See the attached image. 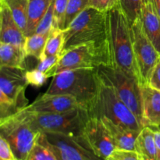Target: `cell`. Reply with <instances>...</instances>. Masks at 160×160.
<instances>
[{
	"label": "cell",
	"mask_w": 160,
	"mask_h": 160,
	"mask_svg": "<svg viewBox=\"0 0 160 160\" xmlns=\"http://www.w3.org/2000/svg\"><path fill=\"white\" fill-rule=\"evenodd\" d=\"M97 73L100 79L114 89L119 98L134 112L143 127L142 92L138 81L110 65L100 66L97 68Z\"/></svg>",
	"instance_id": "8"
},
{
	"label": "cell",
	"mask_w": 160,
	"mask_h": 160,
	"mask_svg": "<svg viewBox=\"0 0 160 160\" xmlns=\"http://www.w3.org/2000/svg\"><path fill=\"white\" fill-rule=\"evenodd\" d=\"M26 40L24 32L12 17L7 5L1 1L0 7V42L23 47Z\"/></svg>",
	"instance_id": "15"
},
{
	"label": "cell",
	"mask_w": 160,
	"mask_h": 160,
	"mask_svg": "<svg viewBox=\"0 0 160 160\" xmlns=\"http://www.w3.org/2000/svg\"><path fill=\"white\" fill-rule=\"evenodd\" d=\"M89 7L106 12L120 6V0H88Z\"/></svg>",
	"instance_id": "31"
},
{
	"label": "cell",
	"mask_w": 160,
	"mask_h": 160,
	"mask_svg": "<svg viewBox=\"0 0 160 160\" xmlns=\"http://www.w3.org/2000/svg\"><path fill=\"white\" fill-rule=\"evenodd\" d=\"M142 104V125L160 130V91L147 85L141 86Z\"/></svg>",
	"instance_id": "14"
},
{
	"label": "cell",
	"mask_w": 160,
	"mask_h": 160,
	"mask_svg": "<svg viewBox=\"0 0 160 160\" xmlns=\"http://www.w3.org/2000/svg\"><path fill=\"white\" fill-rule=\"evenodd\" d=\"M154 138L157 148V160H160V130H154Z\"/></svg>",
	"instance_id": "35"
},
{
	"label": "cell",
	"mask_w": 160,
	"mask_h": 160,
	"mask_svg": "<svg viewBox=\"0 0 160 160\" xmlns=\"http://www.w3.org/2000/svg\"><path fill=\"white\" fill-rule=\"evenodd\" d=\"M9 7L12 17L22 31H26L28 24V0H1Z\"/></svg>",
	"instance_id": "22"
},
{
	"label": "cell",
	"mask_w": 160,
	"mask_h": 160,
	"mask_svg": "<svg viewBox=\"0 0 160 160\" xmlns=\"http://www.w3.org/2000/svg\"><path fill=\"white\" fill-rule=\"evenodd\" d=\"M98 80V95L88 110L89 117H106L117 124L135 131H142L143 127L140 124L136 116L119 98L114 89L100 79L99 77Z\"/></svg>",
	"instance_id": "5"
},
{
	"label": "cell",
	"mask_w": 160,
	"mask_h": 160,
	"mask_svg": "<svg viewBox=\"0 0 160 160\" xmlns=\"http://www.w3.org/2000/svg\"><path fill=\"white\" fill-rule=\"evenodd\" d=\"M52 0H28V24L25 36H31L35 33L36 28L42 17L46 13Z\"/></svg>",
	"instance_id": "20"
},
{
	"label": "cell",
	"mask_w": 160,
	"mask_h": 160,
	"mask_svg": "<svg viewBox=\"0 0 160 160\" xmlns=\"http://www.w3.org/2000/svg\"><path fill=\"white\" fill-rule=\"evenodd\" d=\"M98 87L97 69H73L54 75L44 94L70 95L78 101L81 108L88 111L96 98Z\"/></svg>",
	"instance_id": "2"
},
{
	"label": "cell",
	"mask_w": 160,
	"mask_h": 160,
	"mask_svg": "<svg viewBox=\"0 0 160 160\" xmlns=\"http://www.w3.org/2000/svg\"><path fill=\"white\" fill-rule=\"evenodd\" d=\"M142 28L155 48L160 54V18L152 0H145L141 9Z\"/></svg>",
	"instance_id": "16"
},
{
	"label": "cell",
	"mask_w": 160,
	"mask_h": 160,
	"mask_svg": "<svg viewBox=\"0 0 160 160\" xmlns=\"http://www.w3.org/2000/svg\"><path fill=\"white\" fill-rule=\"evenodd\" d=\"M27 160H58L54 152L45 142L42 132Z\"/></svg>",
	"instance_id": "24"
},
{
	"label": "cell",
	"mask_w": 160,
	"mask_h": 160,
	"mask_svg": "<svg viewBox=\"0 0 160 160\" xmlns=\"http://www.w3.org/2000/svg\"><path fill=\"white\" fill-rule=\"evenodd\" d=\"M106 160H140L134 151L116 149Z\"/></svg>",
	"instance_id": "32"
},
{
	"label": "cell",
	"mask_w": 160,
	"mask_h": 160,
	"mask_svg": "<svg viewBox=\"0 0 160 160\" xmlns=\"http://www.w3.org/2000/svg\"><path fill=\"white\" fill-rule=\"evenodd\" d=\"M0 131L17 160H27L41 134L16 113L1 119Z\"/></svg>",
	"instance_id": "9"
},
{
	"label": "cell",
	"mask_w": 160,
	"mask_h": 160,
	"mask_svg": "<svg viewBox=\"0 0 160 160\" xmlns=\"http://www.w3.org/2000/svg\"><path fill=\"white\" fill-rule=\"evenodd\" d=\"M152 1L155 8H156V12H157L158 15H159L160 18V0H152Z\"/></svg>",
	"instance_id": "36"
},
{
	"label": "cell",
	"mask_w": 160,
	"mask_h": 160,
	"mask_svg": "<svg viewBox=\"0 0 160 160\" xmlns=\"http://www.w3.org/2000/svg\"><path fill=\"white\" fill-rule=\"evenodd\" d=\"M54 1L55 28L62 30L64 17L70 0H53Z\"/></svg>",
	"instance_id": "28"
},
{
	"label": "cell",
	"mask_w": 160,
	"mask_h": 160,
	"mask_svg": "<svg viewBox=\"0 0 160 160\" xmlns=\"http://www.w3.org/2000/svg\"><path fill=\"white\" fill-rule=\"evenodd\" d=\"M134 152L140 160H157L154 130L148 127L143 128L136 139Z\"/></svg>",
	"instance_id": "18"
},
{
	"label": "cell",
	"mask_w": 160,
	"mask_h": 160,
	"mask_svg": "<svg viewBox=\"0 0 160 160\" xmlns=\"http://www.w3.org/2000/svg\"><path fill=\"white\" fill-rule=\"evenodd\" d=\"M16 114L40 132L58 133L71 136H81L83 128L89 118L88 111L82 108L50 113L19 110Z\"/></svg>",
	"instance_id": "3"
},
{
	"label": "cell",
	"mask_w": 160,
	"mask_h": 160,
	"mask_svg": "<svg viewBox=\"0 0 160 160\" xmlns=\"http://www.w3.org/2000/svg\"><path fill=\"white\" fill-rule=\"evenodd\" d=\"M26 69L0 67V111L1 119L13 115L27 106L25 90Z\"/></svg>",
	"instance_id": "7"
},
{
	"label": "cell",
	"mask_w": 160,
	"mask_h": 160,
	"mask_svg": "<svg viewBox=\"0 0 160 160\" xmlns=\"http://www.w3.org/2000/svg\"><path fill=\"white\" fill-rule=\"evenodd\" d=\"M63 31L62 52L81 44L105 42L107 40L106 12L92 7L86 8Z\"/></svg>",
	"instance_id": "4"
},
{
	"label": "cell",
	"mask_w": 160,
	"mask_h": 160,
	"mask_svg": "<svg viewBox=\"0 0 160 160\" xmlns=\"http://www.w3.org/2000/svg\"><path fill=\"white\" fill-rule=\"evenodd\" d=\"M63 46L64 31L60 28H55L48 36L41 60L49 56L61 55Z\"/></svg>",
	"instance_id": "23"
},
{
	"label": "cell",
	"mask_w": 160,
	"mask_h": 160,
	"mask_svg": "<svg viewBox=\"0 0 160 160\" xmlns=\"http://www.w3.org/2000/svg\"><path fill=\"white\" fill-rule=\"evenodd\" d=\"M42 134L58 160H104L97 156L85 145L81 136L58 133H42Z\"/></svg>",
	"instance_id": "11"
},
{
	"label": "cell",
	"mask_w": 160,
	"mask_h": 160,
	"mask_svg": "<svg viewBox=\"0 0 160 160\" xmlns=\"http://www.w3.org/2000/svg\"><path fill=\"white\" fill-rule=\"evenodd\" d=\"M55 15H54V1L52 0L49 8L47 10L41 21L39 22L34 34H50L55 29Z\"/></svg>",
	"instance_id": "27"
},
{
	"label": "cell",
	"mask_w": 160,
	"mask_h": 160,
	"mask_svg": "<svg viewBox=\"0 0 160 160\" xmlns=\"http://www.w3.org/2000/svg\"><path fill=\"white\" fill-rule=\"evenodd\" d=\"M25 76H26L28 84L36 88H40L43 86L48 78L46 73L40 71L36 68L31 70H27Z\"/></svg>",
	"instance_id": "29"
},
{
	"label": "cell",
	"mask_w": 160,
	"mask_h": 160,
	"mask_svg": "<svg viewBox=\"0 0 160 160\" xmlns=\"http://www.w3.org/2000/svg\"><path fill=\"white\" fill-rule=\"evenodd\" d=\"M81 108L73 97L66 95H43L20 110L35 113H50ZM83 109V108H82Z\"/></svg>",
	"instance_id": "13"
},
{
	"label": "cell",
	"mask_w": 160,
	"mask_h": 160,
	"mask_svg": "<svg viewBox=\"0 0 160 160\" xmlns=\"http://www.w3.org/2000/svg\"><path fill=\"white\" fill-rule=\"evenodd\" d=\"M102 65H110L111 58L108 40L88 42L72 47L61 53V58L52 77L67 70L81 68L97 69Z\"/></svg>",
	"instance_id": "6"
},
{
	"label": "cell",
	"mask_w": 160,
	"mask_h": 160,
	"mask_svg": "<svg viewBox=\"0 0 160 160\" xmlns=\"http://www.w3.org/2000/svg\"><path fill=\"white\" fill-rule=\"evenodd\" d=\"M49 34H34L26 37L23 49L27 57L31 56L40 61Z\"/></svg>",
	"instance_id": "21"
},
{
	"label": "cell",
	"mask_w": 160,
	"mask_h": 160,
	"mask_svg": "<svg viewBox=\"0 0 160 160\" xmlns=\"http://www.w3.org/2000/svg\"><path fill=\"white\" fill-rule=\"evenodd\" d=\"M145 0H120V6L128 17L131 25L140 18L141 9Z\"/></svg>",
	"instance_id": "26"
},
{
	"label": "cell",
	"mask_w": 160,
	"mask_h": 160,
	"mask_svg": "<svg viewBox=\"0 0 160 160\" xmlns=\"http://www.w3.org/2000/svg\"><path fill=\"white\" fill-rule=\"evenodd\" d=\"M60 58L61 55L52 56L45 58V59L39 61V63L38 64L35 68L40 70V71L43 72V73H46V75L48 78L52 77L53 71H54L55 68L57 66Z\"/></svg>",
	"instance_id": "30"
},
{
	"label": "cell",
	"mask_w": 160,
	"mask_h": 160,
	"mask_svg": "<svg viewBox=\"0 0 160 160\" xmlns=\"http://www.w3.org/2000/svg\"><path fill=\"white\" fill-rule=\"evenodd\" d=\"M116 145V149L134 151V144L141 131L117 124L106 117H101Z\"/></svg>",
	"instance_id": "17"
},
{
	"label": "cell",
	"mask_w": 160,
	"mask_h": 160,
	"mask_svg": "<svg viewBox=\"0 0 160 160\" xmlns=\"http://www.w3.org/2000/svg\"><path fill=\"white\" fill-rule=\"evenodd\" d=\"M131 33L138 80L141 86L147 85L160 54L145 34L140 18L131 24Z\"/></svg>",
	"instance_id": "10"
},
{
	"label": "cell",
	"mask_w": 160,
	"mask_h": 160,
	"mask_svg": "<svg viewBox=\"0 0 160 160\" xmlns=\"http://www.w3.org/2000/svg\"><path fill=\"white\" fill-rule=\"evenodd\" d=\"M148 85L152 88L160 91V60L156 64V67L150 76Z\"/></svg>",
	"instance_id": "34"
},
{
	"label": "cell",
	"mask_w": 160,
	"mask_h": 160,
	"mask_svg": "<svg viewBox=\"0 0 160 160\" xmlns=\"http://www.w3.org/2000/svg\"><path fill=\"white\" fill-rule=\"evenodd\" d=\"M0 160H17L7 141L0 135Z\"/></svg>",
	"instance_id": "33"
},
{
	"label": "cell",
	"mask_w": 160,
	"mask_h": 160,
	"mask_svg": "<svg viewBox=\"0 0 160 160\" xmlns=\"http://www.w3.org/2000/svg\"><path fill=\"white\" fill-rule=\"evenodd\" d=\"M88 7H89L88 0H70L64 17L62 30L67 29L71 22Z\"/></svg>",
	"instance_id": "25"
},
{
	"label": "cell",
	"mask_w": 160,
	"mask_h": 160,
	"mask_svg": "<svg viewBox=\"0 0 160 160\" xmlns=\"http://www.w3.org/2000/svg\"><path fill=\"white\" fill-rule=\"evenodd\" d=\"M106 28L111 66L138 80L131 25L121 6L106 12Z\"/></svg>",
	"instance_id": "1"
},
{
	"label": "cell",
	"mask_w": 160,
	"mask_h": 160,
	"mask_svg": "<svg viewBox=\"0 0 160 160\" xmlns=\"http://www.w3.org/2000/svg\"><path fill=\"white\" fill-rule=\"evenodd\" d=\"M85 145L101 159L106 160L116 150V145L99 117H89L81 134Z\"/></svg>",
	"instance_id": "12"
},
{
	"label": "cell",
	"mask_w": 160,
	"mask_h": 160,
	"mask_svg": "<svg viewBox=\"0 0 160 160\" xmlns=\"http://www.w3.org/2000/svg\"><path fill=\"white\" fill-rule=\"evenodd\" d=\"M23 47L0 42V67L26 69Z\"/></svg>",
	"instance_id": "19"
}]
</instances>
